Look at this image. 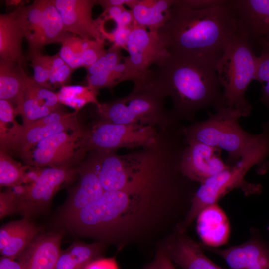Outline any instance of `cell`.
Instances as JSON below:
<instances>
[{"label": "cell", "mask_w": 269, "mask_h": 269, "mask_svg": "<svg viewBox=\"0 0 269 269\" xmlns=\"http://www.w3.org/2000/svg\"><path fill=\"white\" fill-rule=\"evenodd\" d=\"M263 128L264 135L261 140L238 162L200 184L191 200L188 213L177 225V230L186 232L204 208L217 203L219 200L234 189H240L246 196L261 192V185L250 183L245 177L251 168L264 162L269 156V124L265 125Z\"/></svg>", "instance_id": "obj_4"}, {"label": "cell", "mask_w": 269, "mask_h": 269, "mask_svg": "<svg viewBox=\"0 0 269 269\" xmlns=\"http://www.w3.org/2000/svg\"><path fill=\"white\" fill-rule=\"evenodd\" d=\"M231 2L199 9L175 0L169 20L158 32L161 42L171 54L217 63L240 30Z\"/></svg>", "instance_id": "obj_2"}, {"label": "cell", "mask_w": 269, "mask_h": 269, "mask_svg": "<svg viewBox=\"0 0 269 269\" xmlns=\"http://www.w3.org/2000/svg\"><path fill=\"white\" fill-rule=\"evenodd\" d=\"M259 41L263 42L269 45V34H268L264 37L261 38L259 40Z\"/></svg>", "instance_id": "obj_49"}, {"label": "cell", "mask_w": 269, "mask_h": 269, "mask_svg": "<svg viewBox=\"0 0 269 269\" xmlns=\"http://www.w3.org/2000/svg\"><path fill=\"white\" fill-rule=\"evenodd\" d=\"M132 1V0H99L97 1V3L106 10L112 7L124 5L128 6Z\"/></svg>", "instance_id": "obj_45"}, {"label": "cell", "mask_w": 269, "mask_h": 269, "mask_svg": "<svg viewBox=\"0 0 269 269\" xmlns=\"http://www.w3.org/2000/svg\"><path fill=\"white\" fill-rule=\"evenodd\" d=\"M231 4L250 42L269 34V0H231Z\"/></svg>", "instance_id": "obj_21"}, {"label": "cell", "mask_w": 269, "mask_h": 269, "mask_svg": "<svg viewBox=\"0 0 269 269\" xmlns=\"http://www.w3.org/2000/svg\"><path fill=\"white\" fill-rule=\"evenodd\" d=\"M201 245L204 250L221 257L229 269H269V247L260 239L253 238L223 249Z\"/></svg>", "instance_id": "obj_17"}, {"label": "cell", "mask_w": 269, "mask_h": 269, "mask_svg": "<svg viewBox=\"0 0 269 269\" xmlns=\"http://www.w3.org/2000/svg\"><path fill=\"white\" fill-rule=\"evenodd\" d=\"M97 0H53L60 13L65 31L84 39L104 41L107 33L103 21L94 20L92 9Z\"/></svg>", "instance_id": "obj_14"}, {"label": "cell", "mask_w": 269, "mask_h": 269, "mask_svg": "<svg viewBox=\"0 0 269 269\" xmlns=\"http://www.w3.org/2000/svg\"><path fill=\"white\" fill-rule=\"evenodd\" d=\"M0 269H23L21 265L14 259L1 256L0 259Z\"/></svg>", "instance_id": "obj_46"}, {"label": "cell", "mask_w": 269, "mask_h": 269, "mask_svg": "<svg viewBox=\"0 0 269 269\" xmlns=\"http://www.w3.org/2000/svg\"><path fill=\"white\" fill-rule=\"evenodd\" d=\"M164 98L153 85L145 80L134 85L132 92L127 96L99 103L96 106L99 115L104 120L116 124L153 126L162 118H169L164 109Z\"/></svg>", "instance_id": "obj_7"}, {"label": "cell", "mask_w": 269, "mask_h": 269, "mask_svg": "<svg viewBox=\"0 0 269 269\" xmlns=\"http://www.w3.org/2000/svg\"><path fill=\"white\" fill-rule=\"evenodd\" d=\"M71 35L64 30L61 15L53 0H44L42 21L38 40L39 51L41 52L43 47L49 44L59 43L62 44Z\"/></svg>", "instance_id": "obj_29"}, {"label": "cell", "mask_w": 269, "mask_h": 269, "mask_svg": "<svg viewBox=\"0 0 269 269\" xmlns=\"http://www.w3.org/2000/svg\"><path fill=\"white\" fill-rule=\"evenodd\" d=\"M155 257L158 259L160 269H176L173 262L162 245L158 248Z\"/></svg>", "instance_id": "obj_43"}, {"label": "cell", "mask_w": 269, "mask_h": 269, "mask_svg": "<svg viewBox=\"0 0 269 269\" xmlns=\"http://www.w3.org/2000/svg\"><path fill=\"white\" fill-rule=\"evenodd\" d=\"M85 269H119L113 258L97 259L90 263Z\"/></svg>", "instance_id": "obj_42"}, {"label": "cell", "mask_w": 269, "mask_h": 269, "mask_svg": "<svg viewBox=\"0 0 269 269\" xmlns=\"http://www.w3.org/2000/svg\"><path fill=\"white\" fill-rule=\"evenodd\" d=\"M125 9L124 6H115L105 10L104 13L107 16L106 18L113 20L117 25L121 13Z\"/></svg>", "instance_id": "obj_47"}, {"label": "cell", "mask_w": 269, "mask_h": 269, "mask_svg": "<svg viewBox=\"0 0 269 269\" xmlns=\"http://www.w3.org/2000/svg\"><path fill=\"white\" fill-rule=\"evenodd\" d=\"M257 63L258 56L254 53L249 38L240 28L216 64L223 105L235 109L242 117L251 113L252 105L245 94L251 82L255 79Z\"/></svg>", "instance_id": "obj_6"}, {"label": "cell", "mask_w": 269, "mask_h": 269, "mask_svg": "<svg viewBox=\"0 0 269 269\" xmlns=\"http://www.w3.org/2000/svg\"><path fill=\"white\" fill-rule=\"evenodd\" d=\"M129 56L124 58L125 71L122 82H142L150 67L168 53L158 33L151 32L136 24L133 27L127 45Z\"/></svg>", "instance_id": "obj_13"}, {"label": "cell", "mask_w": 269, "mask_h": 269, "mask_svg": "<svg viewBox=\"0 0 269 269\" xmlns=\"http://www.w3.org/2000/svg\"><path fill=\"white\" fill-rule=\"evenodd\" d=\"M216 64L204 58L168 52L146 79L163 96L171 98L176 117L192 120L200 110L224 105Z\"/></svg>", "instance_id": "obj_3"}, {"label": "cell", "mask_w": 269, "mask_h": 269, "mask_svg": "<svg viewBox=\"0 0 269 269\" xmlns=\"http://www.w3.org/2000/svg\"><path fill=\"white\" fill-rule=\"evenodd\" d=\"M39 231V228L25 217L3 225L0 229L1 256L16 259Z\"/></svg>", "instance_id": "obj_23"}, {"label": "cell", "mask_w": 269, "mask_h": 269, "mask_svg": "<svg viewBox=\"0 0 269 269\" xmlns=\"http://www.w3.org/2000/svg\"><path fill=\"white\" fill-rule=\"evenodd\" d=\"M28 59L31 61V66L33 70V79L41 86L52 90L53 87L49 82V70L44 55L41 53Z\"/></svg>", "instance_id": "obj_36"}, {"label": "cell", "mask_w": 269, "mask_h": 269, "mask_svg": "<svg viewBox=\"0 0 269 269\" xmlns=\"http://www.w3.org/2000/svg\"><path fill=\"white\" fill-rule=\"evenodd\" d=\"M30 166H22L6 151L0 150V185L7 188L24 184Z\"/></svg>", "instance_id": "obj_31"}, {"label": "cell", "mask_w": 269, "mask_h": 269, "mask_svg": "<svg viewBox=\"0 0 269 269\" xmlns=\"http://www.w3.org/2000/svg\"><path fill=\"white\" fill-rule=\"evenodd\" d=\"M145 269H160L159 262L156 257H155L154 260L146 267Z\"/></svg>", "instance_id": "obj_48"}, {"label": "cell", "mask_w": 269, "mask_h": 269, "mask_svg": "<svg viewBox=\"0 0 269 269\" xmlns=\"http://www.w3.org/2000/svg\"><path fill=\"white\" fill-rule=\"evenodd\" d=\"M135 25L131 27L116 26L110 36V38L113 41L114 44L121 48H125L127 49V45L130 35Z\"/></svg>", "instance_id": "obj_40"}, {"label": "cell", "mask_w": 269, "mask_h": 269, "mask_svg": "<svg viewBox=\"0 0 269 269\" xmlns=\"http://www.w3.org/2000/svg\"><path fill=\"white\" fill-rule=\"evenodd\" d=\"M124 71L125 65L123 62L109 71L87 75L88 86L98 90L101 88L113 87L122 82Z\"/></svg>", "instance_id": "obj_34"}, {"label": "cell", "mask_w": 269, "mask_h": 269, "mask_svg": "<svg viewBox=\"0 0 269 269\" xmlns=\"http://www.w3.org/2000/svg\"><path fill=\"white\" fill-rule=\"evenodd\" d=\"M186 5L196 9H204L228 4L230 0H182Z\"/></svg>", "instance_id": "obj_41"}, {"label": "cell", "mask_w": 269, "mask_h": 269, "mask_svg": "<svg viewBox=\"0 0 269 269\" xmlns=\"http://www.w3.org/2000/svg\"><path fill=\"white\" fill-rule=\"evenodd\" d=\"M24 37V33L14 11L0 14V58L16 62L25 68L26 58L22 50Z\"/></svg>", "instance_id": "obj_25"}, {"label": "cell", "mask_w": 269, "mask_h": 269, "mask_svg": "<svg viewBox=\"0 0 269 269\" xmlns=\"http://www.w3.org/2000/svg\"><path fill=\"white\" fill-rule=\"evenodd\" d=\"M29 76L19 63L0 58V99L16 107L27 86Z\"/></svg>", "instance_id": "obj_26"}, {"label": "cell", "mask_w": 269, "mask_h": 269, "mask_svg": "<svg viewBox=\"0 0 269 269\" xmlns=\"http://www.w3.org/2000/svg\"><path fill=\"white\" fill-rule=\"evenodd\" d=\"M78 182L68 190L60 211L61 221L99 199L105 192L92 165L85 160L78 166Z\"/></svg>", "instance_id": "obj_18"}, {"label": "cell", "mask_w": 269, "mask_h": 269, "mask_svg": "<svg viewBox=\"0 0 269 269\" xmlns=\"http://www.w3.org/2000/svg\"><path fill=\"white\" fill-rule=\"evenodd\" d=\"M136 24L131 10L125 9L121 13L119 22L116 25L120 27H131Z\"/></svg>", "instance_id": "obj_44"}, {"label": "cell", "mask_w": 269, "mask_h": 269, "mask_svg": "<svg viewBox=\"0 0 269 269\" xmlns=\"http://www.w3.org/2000/svg\"><path fill=\"white\" fill-rule=\"evenodd\" d=\"M186 144L179 168L188 180L201 184L230 166L222 160L221 150L198 142Z\"/></svg>", "instance_id": "obj_15"}, {"label": "cell", "mask_w": 269, "mask_h": 269, "mask_svg": "<svg viewBox=\"0 0 269 269\" xmlns=\"http://www.w3.org/2000/svg\"><path fill=\"white\" fill-rule=\"evenodd\" d=\"M242 116L235 109L222 105L210 113L206 120L182 129L186 143L198 142L225 151L227 164L232 166L238 162L262 139V133L251 134L240 124Z\"/></svg>", "instance_id": "obj_5"}, {"label": "cell", "mask_w": 269, "mask_h": 269, "mask_svg": "<svg viewBox=\"0 0 269 269\" xmlns=\"http://www.w3.org/2000/svg\"><path fill=\"white\" fill-rule=\"evenodd\" d=\"M106 244L77 241L61 250L54 269H85L92 262L102 258Z\"/></svg>", "instance_id": "obj_28"}, {"label": "cell", "mask_w": 269, "mask_h": 269, "mask_svg": "<svg viewBox=\"0 0 269 269\" xmlns=\"http://www.w3.org/2000/svg\"></svg>", "instance_id": "obj_50"}, {"label": "cell", "mask_w": 269, "mask_h": 269, "mask_svg": "<svg viewBox=\"0 0 269 269\" xmlns=\"http://www.w3.org/2000/svg\"><path fill=\"white\" fill-rule=\"evenodd\" d=\"M74 70L65 62L57 67L49 75V82L53 88L67 85Z\"/></svg>", "instance_id": "obj_39"}, {"label": "cell", "mask_w": 269, "mask_h": 269, "mask_svg": "<svg viewBox=\"0 0 269 269\" xmlns=\"http://www.w3.org/2000/svg\"><path fill=\"white\" fill-rule=\"evenodd\" d=\"M17 115L16 108L12 103L0 99V137L3 136L18 123L15 119Z\"/></svg>", "instance_id": "obj_37"}, {"label": "cell", "mask_w": 269, "mask_h": 269, "mask_svg": "<svg viewBox=\"0 0 269 269\" xmlns=\"http://www.w3.org/2000/svg\"><path fill=\"white\" fill-rule=\"evenodd\" d=\"M56 93L62 105L73 108L77 113L88 103H93L96 106L99 104L97 100L98 90L88 85L64 86Z\"/></svg>", "instance_id": "obj_30"}, {"label": "cell", "mask_w": 269, "mask_h": 269, "mask_svg": "<svg viewBox=\"0 0 269 269\" xmlns=\"http://www.w3.org/2000/svg\"><path fill=\"white\" fill-rule=\"evenodd\" d=\"M86 160L95 169L105 191L136 185L159 172L145 158L118 156L113 152H90Z\"/></svg>", "instance_id": "obj_10"}, {"label": "cell", "mask_w": 269, "mask_h": 269, "mask_svg": "<svg viewBox=\"0 0 269 269\" xmlns=\"http://www.w3.org/2000/svg\"><path fill=\"white\" fill-rule=\"evenodd\" d=\"M179 174L177 170L163 175L159 172L136 185L105 191L75 214L77 232L118 248L159 236L182 199Z\"/></svg>", "instance_id": "obj_1"}, {"label": "cell", "mask_w": 269, "mask_h": 269, "mask_svg": "<svg viewBox=\"0 0 269 269\" xmlns=\"http://www.w3.org/2000/svg\"><path fill=\"white\" fill-rule=\"evenodd\" d=\"M90 152H114L122 147H150L156 142L154 126L113 123L103 119L88 130Z\"/></svg>", "instance_id": "obj_12"}, {"label": "cell", "mask_w": 269, "mask_h": 269, "mask_svg": "<svg viewBox=\"0 0 269 269\" xmlns=\"http://www.w3.org/2000/svg\"><path fill=\"white\" fill-rule=\"evenodd\" d=\"M56 93L28 79L21 98L15 107L23 125H28L55 111L62 110Z\"/></svg>", "instance_id": "obj_19"}, {"label": "cell", "mask_w": 269, "mask_h": 269, "mask_svg": "<svg viewBox=\"0 0 269 269\" xmlns=\"http://www.w3.org/2000/svg\"><path fill=\"white\" fill-rule=\"evenodd\" d=\"M196 219L197 231L204 245L216 248L227 242L229 223L218 203L204 208Z\"/></svg>", "instance_id": "obj_22"}, {"label": "cell", "mask_w": 269, "mask_h": 269, "mask_svg": "<svg viewBox=\"0 0 269 269\" xmlns=\"http://www.w3.org/2000/svg\"><path fill=\"white\" fill-rule=\"evenodd\" d=\"M44 0H36L25 5L22 3L13 10L16 18L27 40V58L41 53L38 49V40L43 9Z\"/></svg>", "instance_id": "obj_27"}, {"label": "cell", "mask_w": 269, "mask_h": 269, "mask_svg": "<svg viewBox=\"0 0 269 269\" xmlns=\"http://www.w3.org/2000/svg\"><path fill=\"white\" fill-rule=\"evenodd\" d=\"M162 246L173 263L182 269H225L213 262L186 232L175 229L162 241Z\"/></svg>", "instance_id": "obj_16"}, {"label": "cell", "mask_w": 269, "mask_h": 269, "mask_svg": "<svg viewBox=\"0 0 269 269\" xmlns=\"http://www.w3.org/2000/svg\"><path fill=\"white\" fill-rule=\"evenodd\" d=\"M78 113L66 112L62 109L28 125L18 123L0 138V149L20 158L43 139L80 127Z\"/></svg>", "instance_id": "obj_11"}, {"label": "cell", "mask_w": 269, "mask_h": 269, "mask_svg": "<svg viewBox=\"0 0 269 269\" xmlns=\"http://www.w3.org/2000/svg\"><path fill=\"white\" fill-rule=\"evenodd\" d=\"M175 0H134L129 7L135 23L158 33L169 20Z\"/></svg>", "instance_id": "obj_24"}, {"label": "cell", "mask_w": 269, "mask_h": 269, "mask_svg": "<svg viewBox=\"0 0 269 269\" xmlns=\"http://www.w3.org/2000/svg\"><path fill=\"white\" fill-rule=\"evenodd\" d=\"M87 138L88 130L81 126L61 132L40 141L20 158L32 167H77L89 152Z\"/></svg>", "instance_id": "obj_8"}, {"label": "cell", "mask_w": 269, "mask_h": 269, "mask_svg": "<svg viewBox=\"0 0 269 269\" xmlns=\"http://www.w3.org/2000/svg\"><path fill=\"white\" fill-rule=\"evenodd\" d=\"M106 52L104 41L91 40L88 45L81 54L82 67L86 69L93 64Z\"/></svg>", "instance_id": "obj_38"}, {"label": "cell", "mask_w": 269, "mask_h": 269, "mask_svg": "<svg viewBox=\"0 0 269 269\" xmlns=\"http://www.w3.org/2000/svg\"><path fill=\"white\" fill-rule=\"evenodd\" d=\"M63 231L38 233L16 260L23 269H54Z\"/></svg>", "instance_id": "obj_20"}, {"label": "cell", "mask_w": 269, "mask_h": 269, "mask_svg": "<svg viewBox=\"0 0 269 269\" xmlns=\"http://www.w3.org/2000/svg\"><path fill=\"white\" fill-rule=\"evenodd\" d=\"M90 40L72 34L62 44L59 54L64 62L74 70L82 67L81 54Z\"/></svg>", "instance_id": "obj_32"}, {"label": "cell", "mask_w": 269, "mask_h": 269, "mask_svg": "<svg viewBox=\"0 0 269 269\" xmlns=\"http://www.w3.org/2000/svg\"><path fill=\"white\" fill-rule=\"evenodd\" d=\"M78 167H42L34 182L7 188L15 214L30 219L45 212L55 194L78 178Z\"/></svg>", "instance_id": "obj_9"}, {"label": "cell", "mask_w": 269, "mask_h": 269, "mask_svg": "<svg viewBox=\"0 0 269 269\" xmlns=\"http://www.w3.org/2000/svg\"><path fill=\"white\" fill-rule=\"evenodd\" d=\"M121 48L113 44L96 62L86 69L87 75L109 71L121 63L123 56Z\"/></svg>", "instance_id": "obj_35"}, {"label": "cell", "mask_w": 269, "mask_h": 269, "mask_svg": "<svg viewBox=\"0 0 269 269\" xmlns=\"http://www.w3.org/2000/svg\"><path fill=\"white\" fill-rule=\"evenodd\" d=\"M261 52L258 56L257 69L255 79L261 83L262 95L260 101L269 108V45L259 41Z\"/></svg>", "instance_id": "obj_33"}]
</instances>
